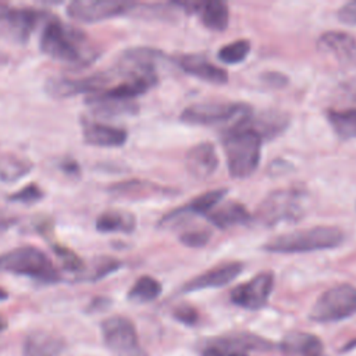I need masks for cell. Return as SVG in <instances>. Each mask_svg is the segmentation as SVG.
I'll use <instances>...</instances> for the list:
<instances>
[{
	"label": "cell",
	"mask_w": 356,
	"mask_h": 356,
	"mask_svg": "<svg viewBox=\"0 0 356 356\" xmlns=\"http://www.w3.org/2000/svg\"><path fill=\"white\" fill-rule=\"evenodd\" d=\"M39 49L47 57L70 67H88L100 56L99 49L83 31L58 19L44 24Z\"/></svg>",
	"instance_id": "6da1fadb"
},
{
	"label": "cell",
	"mask_w": 356,
	"mask_h": 356,
	"mask_svg": "<svg viewBox=\"0 0 356 356\" xmlns=\"http://www.w3.org/2000/svg\"><path fill=\"white\" fill-rule=\"evenodd\" d=\"M261 138L241 122L222 136V149L227 157L229 174L234 178H248L260 161Z\"/></svg>",
	"instance_id": "7a4b0ae2"
},
{
	"label": "cell",
	"mask_w": 356,
	"mask_h": 356,
	"mask_svg": "<svg viewBox=\"0 0 356 356\" xmlns=\"http://www.w3.org/2000/svg\"><path fill=\"white\" fill-rule=\"evenodd\" d=\"M0 273L26 275L43 284H54L61 278L50 257L32 245L17 246L0 253Z\"/></svg>",
	"instance_id": "3957f363"
},
{
	"label": "cell",
	"mask_w": 356,
	"mask_h": 356,
	"mask_svg": "<svg viewBox=\"0 0 356 356\" xmlns=\"http://www.w3.org/2000/svg\"><path fill=\"white\" fill-rule=\"evenodd\" d=\"M343 242V234L338 227L318 225L280 235L263 245L270 253H303L332 249Z\"/></svg>",
	"instance_id": "277c9868"
},
{
	"label": "cell",
	"mask_w": 356,
	"mask_h": 356,
	"mask_svg": "<svg viewBox=\"0 0 356 356\" xmlns=\"http://www.w3.org/2000/svg\"><path fill=\"white\" fill-rule=\"evenodd\" d=\"M305 197V193L298 189L274 191L259 204L254 218L264 227H273L281 221H298L306 213Z\"/></svg>",
	"instance_id": "5b68a950"
},
{
	"label": "cell",
	"mask_w": 356,
	"mask_h": 356,
	"mask_svg": "<svg viewBox=\"0 0 356 356\" xmlns=\"http://www.w3.org/2000/svg\"><path fill=\"white\" fill-rule=\"evenodd\" d=\"M356 314V286L335 285L320 295L310 309L309 317L317 323H334Z\"/></svg>",
	"instance_id": "8992f818"
},
{
	"label": "cell",
	"mask_w": 356,
	"mask_h": 356,
	"mask_svg": "<svg viewBox=\"0 0 356 356\" xmlns=\"http://www.w3.org/2000/svg\"><path fill=\"white\" fill-rule=\"evenodd\" d=\"M117 78L114 70L97 71L82 78L53 76L44 83V92L53 99H68L82 93H97L106 90L107 86Z\"/></svg>",
	"instance_id": "52a82bcc"
},
{
	"label": "cell",
	"mask_w": 356,
	"mask_h": 356,
	"mask_svg": "<svg viewBox=\"0 0 356 356\" xmlns=\"http://www.w3.org/2000/svg\"><path fill=\"white\" fill-rule=\"evenodd\" d=\"M46 13L33 7H0V33L7 39L24 44L36 26L46 19Z\"/></svg>",
	"instance_id": "ba28073f"
},
{
	"label": "cell",
	"mask_w": 356,
	"mask_h": 356,
	"mask_svg": "<svg viewBox=\"0 0 356 356\" xmlns=\"http://www.w3.org/2000/svg\"><path fill=\"white\" fill-rule=\"evenodd\" d=\"M250 113L249 106L232 102H204L193 103L182 110L181 120L193 125H211L232 120L234 117H246Z\"/></svg>",
	"instance_id": "9c48e42d"
},
{
	"label": "cell",
	"mask_w": 356,
	"mask_h": 356,
	"mask_svg": "<svg viewBox=\"0 0 356 356\" xmlns=\"http://www.w3.org/2000/svg\"><path fill=\"white\" fill-rule=\"evenodd\" d=\"M103 341L108 349L121 356H142L134 323L124 316H111L102 323Z\"/></svg>",
	"instance_id": "30bf717a"
},
{
	"label": "cell",
	"mask_w": 356,
	"mask_h": 356,
	"mask_svg": "<svg viewBox=\"0 0 356 356\" xmlns=\"http://www.w3.org/2000/svg\"><path fill=\"white\" fill-rule=\"evenodd\" d=\"M136 3L117 0H75L67 6V15L85 24L106 21L122 14H129Z\"/></svg>",
	"instance_id": "8fae6325"
},
{
	"label": "cell",
	"mask_w": 356,
	"mask_h": 356,
	"mask_svg": "<svg viewBox=\"0 0 356 356\" xmlns=\"http://www.w3.org/2000/svg\"><path fill=\"white\" fill-rule=\"evenodd\" d=\"M274 275L270 271H263L252 280L235 286L231 291V302L248 310L261 309L273 291Z\"/></svg>",
	"instance_id": "7c38bea8"
},
{
	"label": "cell",
	"mask_w": 356,
	"mask_h": 356,
	"mask_svg": "<svg viewBox=\"0 0 356 356\" xmlns=\"http://www.w3.org/2000/svg\"><path fill=\"white\" fill-rule=\"evenodd\" d=\"M259 337L249 332H235L209 339L202 348V356H248V350H257Z\"/></svg>",
	"instance_id": "4fadbf2b"
},
{
	"label": "cell",
	"mask_w": 356,
	"mask_h": 356,
	"mask_svg": "<svg viewBox=\"0 0 356 356\" xmlns=\"http://www.w3.org/2000/svg\"><path fill=\"white\" fill-rule=\"evenodd\" d=\"M225 195H227L225 188L211 189L206 193H202V195L196 196L195 199H192L188 204L174 209L170 213H167L165 216H163L159 220L157 225H159V228H171V227L177 225L178 221H181L182 218H185L188 216H197V214L206 216L222 200V197Z\"/></svg>",
	"instance_id": "5bb4252c"
},
{
	"label": "cell",
	"mask_w": 356,
	"mask_h": 356,
	"mask_svg": "<svg viewBox=\"0 0 356 356\" xmlns=\"http://www.w3.org/2000/svg\"><path fill=\"white\" fill-rule=\"evenodd\" d=\"M317 47L334 57L341 65L356 67V39L350 33L342 31L324 32L317 40Z\"/></svg>",
	"instance_id": "9a60e30c"
},
{
	"label": "cell",
	"mask_w": 356,
	"mask_h": 356,
	"mask_svg": "<svg viewBox=\"0 0 356 356\" xmlns=\"http://www.w3.org/2000/svg\"><path fill=\"white\" fill-rule=\"evenodd\" d=\"M243 268V264L241 261H229L225 264L216 266L192 280H189L182 286V292H193L207 288H218L229 284L236 278V275L241 274Z\"/></svg>",
	"instance_id": "2e32d148"
},
{
	"label": "cell",
	"mask_w": 356,
	"mask_h": 356,
	"mask_svg": "<svg viewBox=\"0 0 356 356\" xmlns=\"http://www.w3.org/2000/svg\"><path fill=\"white\" fill-rule=\"evenodd\" d=\"M82 138L85 143L99 147H120L128 139L124 128L82 118Z\"/></svg>",
	"instance_id": "e0dca14e"
},
{
	"label": "cell",
	"mask_w": 356,
	"mask_h": 356,
	"mask_svg": "<svg viewBox=\"0 0 356 356\" xmlns=\"http://www.w3.org/2000/svg\"><path fill=\"white\" fill-rule=\"evenodd\" d=\"M218 165V157L213 143L200 142L192 146L185 156V167L196 179L209 178Z\"/></svg>",
	"instance_id": "ac0fdd59"
},
{
	"label": "cell",
	"mask_w": 356,
	"mask_h": 356,
	"mask_svg": "<svg viewBox=\"0 0 356 356\" xmlns=\"http://www.w3.org/2000/svg\"><path fill=\"white\" fill-rule=\"evenodd\" d=\"M85 104L93 115L99 117H121L138 113V104L134 100H122L107 95L104 90L85 97Z\"/></svg>",
	"instance_id": "d6986e66"
},
{
	"label": "cell",
	"mask_w": 356,
	"mask_h": 356,
	"mask_svg": "<svg viewBox=\"0 0 356 356\" xmlns=\"http://www.w3.org/2000/svg\"><path fill=\"white\" fill-rule=\"evenodd\" d=\"M174 61L186 74L193 75L202 81L211 82V83H225L228 81L227 72L222 68L210 63L204 56L182 54L175 57Z\"/></svg>",
	"instance_id": "ffe728a7"
},
{
	"label": "cell",
	"mask_w": 356,
	"mask_h": 356,
	"mask_svg": "<svg viewBox=\"0 0 356 356\" xmlns=\"http://www.w3.org/2000/svg\"><path fill=\"white\" fill-rule=\"evenodd\" d=\"M65 348V341L47 330H35L24 341V356H58Z\"/></svg>",
	"instance_id": "44dd1931"
},
{
	"label": "cell",
	"mask_w": 356,
	"mask_h": 356,
	"mask_svg": "<svg viewBox=\"0 0 356 356\" xmlns=\"http://www.w3.org/2000/svg\"><path fill=\"white\" fill-rule=\"evenodd\" d=\"M239 122L254 131L261 139H270L285 129L288 125V117L277 111H266L256 117H252L249 113L246 117L239 120Z\"/></svg>",
	"instance_id": "7402d4cb"
},
{
	"label": "cell",
	"mask_w": 356,
	"mask_h": 356,
	"mask_svg": "<svg viewBox=\"0 0 356 356\" xmlns=\"http://www.w3.org/2000/svg\"><path fill=\"white\" fill-rule=\"evenodd\" d=\"M281 346L282 352L288 356H323V343L320 338L309 332H288L284 337Z\"/></svg>",
	"instance_id": "603a6c76"
},
{
	"label": "cell",
	"mask_w": 356,
	"mask_h": 356,
	"mask_svg": "<svg viewBox=\"0 0 356 356\" xmlns=\"http://www.w3.org/2000/svg\"><path fill=\"white\" fill-rule=\"evenodd\" d=\"M213 225L225 229L234 225L246 224L250 220V214L242 203L227 202L224 204L216 206L211 211L204 216Z\"/></svg>",
	"instance_id": "cb8c5ba5"
},
{
	"label": "cell",
	"mask_w": 356,
	"mask_h": 356,
	"mask_svg": "<svg viewBox=\"0 0 356 356\" xmlns=\"http://www.w3.org/2000/svg\"><path fill=\"white\" fill-rule=\"evenodd\" d=\"M95 227L100 234H131L136 228V217L125 210H106L97 216Z\"/></svg>",
	"instance_id": "d4e9b609"
},
{
	"label": "cell",
	"mask_w": 356,
	"mask_h": 356,
	"mask_svg": "<svg viewBox=\"0 0 356 356\" xmlns=\"http://www.w3.org/2000/svg\"><path fill=\"white\" fill-rule=\"evenodd\" d=\"M196 13L199 14L202 24L211 31H224L228 26L229 11L224 1H220V0L200 1Z\"/></svg>",
	"instance_id": "484cf974"
},
{
	"label": "cell",
	"mask_w": 356,
	"mask_h": 356,
	"mask_svg": "<svg viewBox=\"0 0 356 356\" xmlns=\"http://www.w3.org/2000/svg\"><path fill=\"white\" fill-rule=\"evenodd\" d=\"M33 170V163L24 156L1 154L0 156V181L13 184L26 177Z\"/></svg>",
	"instance_id": "4316f807"
},
{
	"label": "cell",
	"mask_w": 356,
	"mask_h": 356,
	"mask_svg": "<svg viewBox=\"0 0 356 356\" xmlns=\"http://www.w3.org/2000/svg\"><path fill=\"white\" fill-rule=\"evenodd\" d=\"M108 192L118 197H143L149 195L152 196L157 193H164L165 189L147 181L129 179V181H121L110 185Z\"/></svg>",
	"instance_id": "83f0119b"
},
{
	"label": "cell",
	"mask_w": 356,
	"mask_h": 356,
	"mask_svg": "<svg viewBox=\"0 0 356 356\" xmlns=\"http://www.w3.org/2000/svg\"><path fill=\"white\" fill-rule=\"evenodd\" d=\"M327 118L341 139H356V108L328 110Z\"/></svg>",
	"instance_id": "f1b7e54d"
},
{
	"label": "cell",
	"mask_w": 356,
	"mask_h": 356,
	"mask_svg": "<svg viewBox=\"0 0 356 356\" xmlns=\"http://www.w3.org/2000/svg\"><path fill=\"white\" fill-rule=\"evenodd\" d=\"M122 267V263L118 259L110 256H97L89 266H85V270L81 275L76 277L78 281H99L104 277L115 273Z\"/></svg>",
	"instance_id": "f546056e"
},
{
	"label": "cell",
	"mask_w": 356,
	"mask_h": 356,
	"mask_svg": "<svg viewBox=\"0 0 356 356\" xmlns=\"http://www.w3.org/2000/svg\"><path fill=\"white\" fill-rule=\"evenodd\" d=\"M160 293H161V284L150 275H142L134 282L127 296L131 302L147 303L157 299Z\"/></svg>",
	"instance_id": "4dcf8cb0"
},
{
	"label": "cell",
	"mask_w": 356,
	"mask_h": 356,
	"mask_svg": "<svg viewBox=\"0 0 356 356\" xmlns=\"http://www.w3.org/2000/svg\"><path fill=\"white\" fill-rule=\"evenodd\" d=\"M50 246H51L54 254L57 256V259L61 261L63 267L67 271L75 274V278L83 273L86 264L74 250H71L70 248L60 245V243H51Z\"/></svg>",
	"instance_id": "1f68e13d"
},
{
	"label": "cell",
	"mask_w": 356,
	"mask_h": 356,
	"mask_svg": "<svg viewBox=\"0 0 356 356\" xmlns=\"http://www.w3.org/2000/svg\"><path fill=\"white\" fill-rule=\"evenodd\" d=\"M249 51H250V43L245 39H241L222 46L218 50L217 56H218V60L224 64H238L246 58Z\"/></svg>",
	"instance_id": "d6a6232c"
},
{
	"label": "cell",
	"mask_w": 356,
	"mask_h": 356,
	"mask_svg": "<svg viewBox=\"0 0 356 356\" xmlns=\"http://www.w3.org/2000/svg\"><path fill=\"white\" fill-rule=\"evenodd\" d=\"M44 197V191L38 184H28L17 192L8 195V200L22 204H35Z\"/></svg>",
	"instance_id": "836d02e7"
},
{
	"label": "cell",
	"mask_w": 356,
	"mask_h": 356,
	"mask_svg": "<svg viewBox=\"0 0 356 356\" xmlns=\"http://www.w3.org/2000/svg\"><path fill=\"white\" fill-rule=\"evenodd\" d=\"M210 231L209 229H191L185 231L179 235V241L189 248H202L210 241Z\"/></svg>",
	"instance_id": "e575fe53"
},
{
	"label": "cell",
	"mask_w": 356,
	"mask_h": 356,
	"mask_svg": "<svg viewBox=\"0 0 356 356\" xmlns=\"http://www.w3.org/2000/svg\"><path fill=\"white\" fill-rule=\"evenodd\" d=\"M172 314L178 321H181L186 325H193L197 321V312H196V309H193L189 305H179L178 307L174 309Z\"/></svg>",
	"instance_id": "d590c367"
},
{
	"label": "cell",
	"mask_w": 356,
	"mask_h": 356,
	"mask_svg": "<svg viewBox=\"0 0 356 356\" xmlns=\"http://www.w3.org/2000/svg\"><path fill=\"white\" fill-rule=\"evenodd\" d=\"M31 231H35V232H39L40 235L43 236H49L53 234V227H54V221L47 217V216H40V217H36L33 218L31 222Z\"/></svg>",
	"instance_id": "8d00e7d4"
},
{
	"label": "cell",
	"mask_w": 356,
	"mask_h": 356,
	"mask_svg": "<svg viewBox=\"0 0 356 356\" xmlns=\"http://www.w3.org/2000/svg\"><path fill=\"white\" fill-rule=\"evenodd\" d=\"M58 170L63 171L64 175H67V177H79V174H81V165L72 157H64L58 163Z\"/></svg>",
	"instance_id": "74e56055"
},
{
	"label": "cell",
	"mask_w": 356,
	"mask_h": 356,
	"mask_svg": "<svg viewBox=\"0 0 356 356\" xmlns=\"http://www.w3.org/2000/svg\"><path fill=\"white\" fill-rule=\"evenodd\" d=\"M338 18L343 24L356 25V1H349L338 10Z\"/></svg>",
	"instance_id": "f35d334b"
},
{
	"label": "cell",
	"mask_w": 356,
	"mask_h": 356,
	"mask_svg": "<svg viewBox=\"0 0 356 356\" xmlns=\"http://www.w3.org/2000/svg\"><path fill=\"white\" fill-rule=\"evenodd\" d=\"M111 300L108 298H104V296H99V298H95L90 303H89V307L88 310L89 312H102V310H106L108 306H110Z\"/></svg>",
	"instance_id": "ab89813d"
},
{
	"label": "cell",
	"mask_w": 356,
	"mask_h": 356,
	"mask_svg": "<svg viewBox=\"0 0 356 356\" xmlns=\"http://www.w3.org/2000/svg\"><path fill=\"white\" fill-rule=\"evenodd\" d=\"M17 222V218L14 217H7V216H1L0 214V234L6 232L8 228H11L14 224Z\"/></svg>",
	"instance_id": "60d3db41"
},
{
	"label": "cell",
	"mask_w": 356,
	"mask_h": 356,
	"mask_svg": "<svg viewBox=\"0 0 356 356\" xmlns=\"http://www.w3.org/2000/svg\"><path fill=\"white\" fill-rule=\"evenodd\" d=\"M7 299H8V292H7L4 288L0 286V302L7 300Z\"/></svg>",
	"instance_id": "b9f144b4"
}]
</instances>
